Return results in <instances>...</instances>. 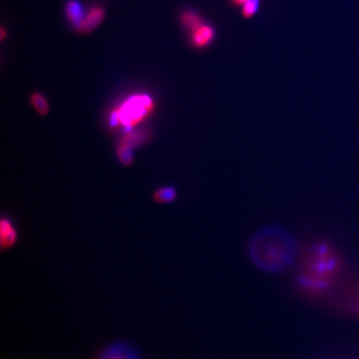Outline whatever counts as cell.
I'll return each mask as SVG.
<instances>
[{
    "mask_svg": "<svg viewBox=\"0 0 359 359\" xmlns=\"http://www.w3.org/2000/svg\"><path fill=\"white\" fill-rule=\"evenodd\" d=\"M298 245L294 235L282 226H266L256 231L247 243L252 264L262 273L280 275L294 264Z\"/></svg>",
    "mask_w": 359,
    "mask_h": 359,
    "instance_id": "1",
    "label": "cell"
},
{
    "mask_svg": "<svg viewBox=\"0 0 359 359\" xmlns=\"http://www.w3.org/2000/svg\"><path fill=\"white\" fill-rule=\"evenodd\" d=\"M153 108V100L147 95H137L131 97L119 109L112 112L110 117L111 125L123 124L132 127L142 121Z\"/></svg>",
    "mask_w": 359,
    "mask_h": 359,
    "instance_id": "2",
    "label": "cell"
},
{
    "mask_svg": "<svg viewBox=\"0 0 359 359\" xmlns=\"http://www.w3.org/2000/svg\"><path fill=\"white\" fill-rule=\"evenodd\" d=\"M103 18L104 10L101 7H93L86 16H83L82 20L76 25V29L83 33L91 32L102 22Z\"/></svg>",
    "mask_w": 359,
    "mask_h": 359,
    "instance_id": "3",
    "label": "cell"
},
{
    "mask_svg": "<svg viewBox=\"0 0 359 359\" xmlns=\"http://www.w3.org/2000/svg\"><path fill=\"white\" fill-rule=\"evenodd\" d=\"M17 240V232L9 219L2 218L0 222V244L2 249L12 247Z\"/></svg>",
    "mask_w": 359,
    "mask_h": 359,
    "instance_id": "4",
    "label": "cell"
},
{
    "mask_svg": "<svg viewBox=\"0 0 359 359\" xmlns=\"http://www.w3.org/2000/svg\"><path fill=\"white\" fill-rule=\"evenodd\" d=\"M99 359H137L135 352L127 345L117 343L110 345L100 355Z\"/></svg>",
    "mask_w": 359,
    "mask_h": 359,
    "instance_id": "5",
    "label": "cell"
},
{
    "mask_svg": "<svg viewBox=\"0 0 359 359\" xmlns=\"http://www.w3.org/2000/svg\"><path fill=\"white\" fill-rule=\"evenodd\" d=\"M214 37H215L214 29L209 25L203 24L198 29L193 31L192 40H193V44L196 47L203 48V47H206L207 45H209L212 42V40L214 39Z\"/></svg>",
    "mask_w": 359,
    "mask_h": 359,
    "instance_id": "6",
    "label": "cell"
},
{
    "mask_svg": "<svg viewBox=\"0 0 359 359\" xmlns=\"http://www.w3.org/2000/svg\"><path fill=\"white\" fill-rule=\"evenodd\" d=\"M116 155L121 164L125 167H130L134 164L133 148L124 141H121L116 148Z\"/></svg>",
    "mask_w": 359,
    "mask_h": 359,
    "instance_id": "7",
    "label": "cell"
},
{
    "mask_svg": "<svg viewBox=\"0 0 359 359\" xmlns=\"http://www.w3.org/2000/svg\"><path fill=\"white\" fill-rule=\"evenodd\" d=\"M177 199V190L173 187L166 186L155 191L153 200L157 204H169Z\"/></svg>",
    "mask_w": 359,
    "mask_h": 359,
    "instance_id": "8",
    "label": "cell"
},
{
    "mask_svg": "<svg viewBox=\"0 0 359 359\" xmlns=\"http://www.w3.org/2000/svg\"><path fill=\"white\" fill-rule=\"evenodd\" d=\"M30 101L33 108L40 116H46L49 113V104L41 93H33Z\"/></svg>",
    "mask_w": 359,
    "mask_h": 359,
    "instance_id": "9",
    "label": "cell"
},
{
    "mask_svg": "<svg viewBox=\"0 0 359 359\" xmlns=\"http://www.w3.org/2000/svg\"><path fill=\"white\" fill-rule=\"evenodd\" d=\"M66 15L68 19L76 26L83 18L81 6L77 1H69L66 5Z\"/></svg>",
    "mask_w": 359,
    "mask_h": 359,
    "instance_id": "10",
    "label": "cell"
},
{
    "mask_svg": "<svg viewBox=\"0 0 359 359\" xmlns=\"http://www.w3.org/2000/svg\"><path fill=\"white\" fill-rule=\"evenodd\" d=\"M182 22L187 28H189L192 31H195L204 24L202 19L193 12L184 13L182 16Z\"/></svg>",
    "mask_w": 359,
    "mask_h": 359,
    "instance_id": "11",
    "label": "cell"
},
{
    "mask_svg": "<svg viewBox=\"0 0 359 359\" xmlns=\"http://www.w3.org/2000/svg\"><path fill=\"white\" fill-rule=\"evenodd\" d=\"M259 6V0H248V1L243 4L241 7V13L244 18H250L252 17Z\"/></svg>",
    "mask_w": 359,
    "mask_h": 359,
    "instance_id": "12",
    "label": "cell"
},
{
    "mask_svg": "<svg viewBox=\"0 0 359 359\" xmlns=\"http://www.w3.org/2000/svg\"><path fill=\"white\" fill-rule=\"evenodd\" d=\"M233 3L237 6H242L243 4H245L248 0H232Z\"/></svg>",
    "mask_w": 359,
    "mask_h": 359,
    "instance_id": "13",
    "label": "cell"
},
{
    "mask_svg": "<svg viewBox=\"0 0 359 359\" xmlns=\"http://www.w3.org/2000/svg\"><path fill=\"white\" fill-rule=\"evenodd\" d=\"M4 36H5V30L2 28L1 29V40L4 39Z\"/></svg>",
    "mask_w": 359,
    "mask_h": 359,
    "instance_id": "14",
    "label": "cell"
}]
</instances>
